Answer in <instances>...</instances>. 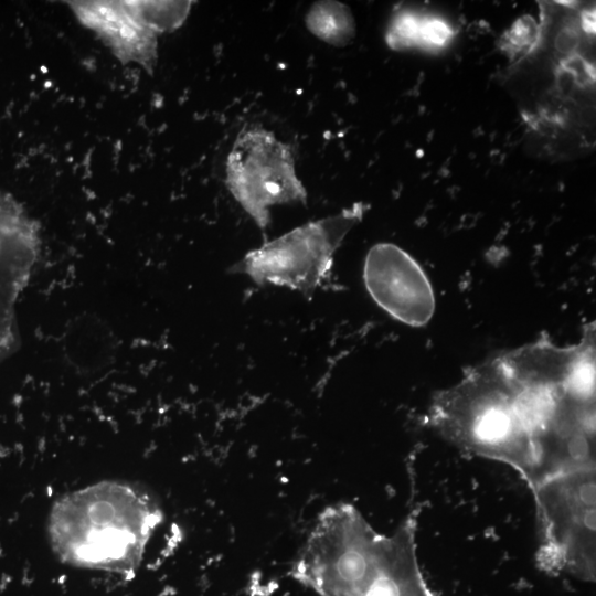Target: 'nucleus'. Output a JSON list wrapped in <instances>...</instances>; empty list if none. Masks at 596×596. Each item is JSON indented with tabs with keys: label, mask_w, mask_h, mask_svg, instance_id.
<instances>
[{
	"label": "nucleus",
	"mask_w": 596,
	"mask_h": 596,
	"mask_svg": "<svg viewBox=\"0 0 596 596\" xmlns=\"http://www.w3.org/2000/svg\"><path fill=\"white\" fill-rule=\"evenodd\" d=\"M595 344L592 323L572 345L545 338L499 354L518 385L536 456L538 483L595 468Z\"/></svg>",
	"instance_id": "f257e3e1"
},
{
	"label": "nucleus",
	"mask_w": 596,
	"mask_h": 596,
	"mask_svg": "<svg viewBox=\"0 0 596 596\" xmlns=\"http://www.w3.org/2000/svg\"><path fill=\"white\" fill-rule=\"evenodd\" d=\"M416 522L376 531L351 503L317 517L290 574L320 596H434L417 558Z\"/></svg>",
	"instance_id": "f03ea898"
},
{
	"label": "nucleus",
	"mask_w": 596,
	"mask_h": 596,
	"mask_svg": "<svg viewBox=\"0 0 596 596\" xmlns=\"http://www.w3.org/2000/svg\"><path fill=\"white\" fill-rule=\"evenodd\" d=\"M163 521L156 497L125 480H103L61 496L47 517V539L71 566L134 574Z\"/></svg>",
	"instance_id": "7ed1b4c3"
},
{
	"label": "nucleus",
	"mask_w": 596,
	"mask_h": 596,
	"mask_svg": "<svg viewBox=\"0 0 596 596\" xmlns=\"http://www.w3.org/2000/svg\"><path fill=\"white\" fill-rule=\"evenodd\" d=\"M427 425L471 455L505 464L532 489L538 461L518 386L499 354L433 396Z\"/></svg>",
	"instance_id": "20e7f679"
},
{
	"label": "nucleus",
	"mask_w": 596,
	"mask_h": 596,
	"mask_svg": "<svg viewBox=\"0 0 596 596\" xmlns=\"http://www.w3.org/2000/svg\"><path fill=\"white\" fill-rule=\"evenodd\" d=\"M531 491L539 524V568L595 582L596 467L552 476Z\"/></svg>",
	"instance_id": "39448f33"
},
{
	"label": "nucleus",
	"mask_w": 596,
	"mask_h": 596,
	"mask_svg": "<svg viewBox=\"0 0 596 596\" xmlns=\"http://www.w3.org/2000/svg\"><path fill=\"white\" fill-rule=\"evenodd\" d=\"M369 206L362 202L309 222L247 253L234 272L258 285L273 284L310 295L331 269L333 255Z\"/></svg>",
	"instance_id": "423d86ee"
},
{
	"label": "nucleus",
	"mask_w": 596,
	"mask_h": 596,
	"mask_svg": "<svg viewBox=\"0 0 596 596\" xmlns=\"http://www.w3.org/2000/svg\"><path fill=\"white\" fill-rule=\"evenodd\" d=\"M226 185L262 230L269 223L270 206L307 200L290 147L256 125L244 128L234 141L226 160Z\"/></svg>",
	"instance_id": "0eeeda50"
},
{
	"label": "nucleus",
	"mask_w": 596,
	"mask_h": 596,
	"mask_svg": "<svg viewBox=\"0 0 596 596\" xmlns=\"http://www.w3.org/2000/svg\"><path fill=\"white\" fill-rule=\"evenodd\" d=\"M75 18L124 64L151 73L160 35L180 28L191 1H67Z\"/></svg>",
	"instance_id": "6e6552de"
},
{
	"label": "nucleus",
	"mask_w": 596,
	"mask_h": 596,
	"mask_svg": "<svg viewBox=\"0 0 596 596\" xmlns=\"http://www.w3.org/2000/svg\"><path fill=\"white\" fill-rule=\"evenodd\" d=\"M363 277L374 301L398 321L421 327L432 319V285L419 264L398 246L374 245L365 257Z\"/></svg>",
	"instance_id": "1a4fd4ad"
},
{
	"label": "nucleus",
	"mask_w": 596,
	"mask_h": 596,
	"mask_svg": "<svg viewBox=\"0 0 596 596\" xmlns=\"http://www.w3.org/2000/svg\"><path fill=\"white\" fill-rule=\"evenodd\" d=\"M308 30L318 39L336 46L349 44L355 35L351 10L338 1H318L306 14Z\"/></svg>",
	"instance_id": "9d476101"
},
{
	"label": "nucleus",
	"mask_w": 596,
	"mask_h": 596,
	"mask_svg": "<svg viewBox=\"0 0 596 596\" xmlns=\"http://www.w3.org/2000/svg\"><path fill=\"white\" fill-rule=\"evenodd\" d=\"M422 13L403 9L393 14L385 34L392 50L417 49Z\"/></svg>",
	"instance_id": "9b49d317"
},
{
	"label": "nucleus",
	"mask_w": 596,
	"mask_h": 596,
	"mask_svg": "<svg viewBox=\"0 0 596 596\" xmlns=\"http://www.w3.org/2000/svg\"><path fill=\"white\" fill-rule=\"evenodd\" d=\"M454 35L455 30L447 20L440 15L422 13L417 49L440 51L449 45Z\"/></svg>",
	"instance_id": "f8f14e48"
},
{
	"label": "nucleus",
	"mask_w": 596,
	"mask_h": 596,
	"mask_svg": "<svg viewBox=\"0 0 596 596\" xmlns=\"http://www.w3.org/2000/svg\"><path fill=\"white\" fill-rule=\"evenodd\" d=\"M538 39L539 25L536 21L532 17L524 15L515 21L503 34L501 39L502 50L515 56L522 51L529 52Z\"/></svg>",
	"instance_id": "ddd939ff"
}]
</instances>
